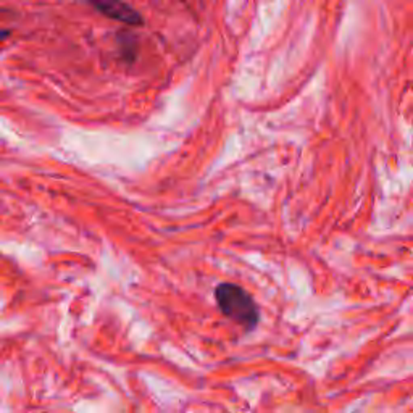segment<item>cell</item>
I'll list each match as a JSON object with an SVG mask.
<instances>
[{
	"label": "cell",
	"instance_id": "7a4b0ae2",
	"mask_svg": "<svg viewBox=\"0 0 413 413\" xmlns=\"http://www.w3.org/2000/svg\"><path fill=\"white\" fill-rule=\"evenodd\" d=\"M92 5L109 18L128 23V25H143L144 21L143 16L125 2H92Z\"/></svg>",
	"mask_w": 413,
	"mask_h": 413
},
{
	"label": "cell",
	"instance_id": "6da1fadb",
	"mask_svg": "<svg viewBox=\"0 0 413 413\" xmlns=\"http://www.w3.org/2000/svg\"><path fill=\"white\" fill-rule=\"evenodd\" d=\"M215 300L223 315L231 318L246 329H253L260 320L255 300L244 287L233 282H221L215 287Z\"/></svg>",
	"mask_w": 413,
	"mask_h": 413
}]
</instances>
